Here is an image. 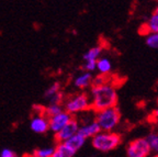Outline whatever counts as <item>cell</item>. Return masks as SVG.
Returning <instances> with one entry per match:
<instances>
[{
  "mask_svg": "<svg viewBox=\"0 0 158 157\" xmlns=\"http://www.w3.org/2000/svg\"><path fill=\"white\" fill-rule=\"evenodd\" d=\"M76 153L72 151L64 143H58L54 147L52 157H74Z\"/></svg>",
  "mask_w": 158,
  "mask_h": 157,
  "instance_id": "obj_12",
  "label": "cell"
},
{
  "mask_svg": "<svg viewBox=\"0 0 158 157\" xmlns=\"http://www.w3.org/2000/svg\"><path fill=\"white\" fill-rule=\"evenodd\" d=\"M146 141H147L148 145H149L151 151L158 154V133H151L146 138Z\"/></svg>",
  "mask_w": 158,
  "mask_h": 157,
  "instance_id": "obj_17",
  "label": "cell"
},
{
  "mask_svg": "<svg viewBox=\"0 0 158 157\" xmlns=\"http://www.w3.org/2000/svg\"><path fill=\"white\" fill-rule=\"evenodd\" d=\"M155 13H158V6H157V8H156V10H155Z\"/></svg>",
  "mask_w": 158,
  "mask_h": 157,
  "instance_id": "obj_26",
  "label": "cell"
},
{
  "mask_svg": "<svg viewBox=\"0 0 158 157\" xmlns=\"http://www.w3.org/2000/svg\"><path fill=\"white\" fill-rule=\"evenodd\" d=\"M101 52H102V49L100 46L91 47V49H89V51H87L86 53H85L84 56H82V58H84L85 62H88V61L97 62L99 58H100Z\"/></svg>",
  "mask_w": 158,
  "mask_h": 157,
  "instance_id": "obj_15",
  "label": "cell"
},
{
  "mask_svg": "<svg viewBox=\"0 0 158 157\" xmlns=\"http://www.w3.org/2000/svg\"><path fill=\"white\" fill-rule=\"evenodd\" d=\"M154 157H158V154H156V155H155V156H154Z\"/></svg>",
  "mask_w": 158,
  "mask_h": 157,
  "instance_id": "obj_27",
  "label": "cell"
},
{
  "mask_svg": "<svg viewBox=\"0 0 158 157\" xmlns=\"http://www.w3.org/2000/svg\"><path fill=\"white\" fill-rule=\"evenodd\" d=\"M97 69L100 75H109L112 70V64L106 57H100L97 61Z\"/></svg>",
  "mask_w": 158,
  "mask_h": 157,
  "instance_id": "obj_14",
  "label": "cell"
},
{
  "mask_svg": "<svg viewBox=\"0 0 158 157\" xmlns=\"http://www.w3.org/2000/svg\"><path fill=\"white\" fill-rule=\"evenodd\" d=\"M151 152L152 151L146 138H136L128 143L126 146L127 157H148Z\"/></svg>",
  "mask_w": 158,
  "mask_h": 157,
  "instance_id": "obj_5",
  "label": "cell"
},
{
  "mask_svg": "<svg viewBox=\"0 0 158 157\" xmlns=\"http://www.w3.org/2000/svg\"><path fill=\"white\" fill-rule=\"evenodd\" d=\"M157 101H158V98H157Z\"/></svg>",
  "mask_w": 158,
  "mask_h": 157,
  "instance_id": "obj_28",
  "label": "cell"
},
{
  "mask_svg": "<svg viewBox=\"0 0 158 157\" xmlns=\"http://www.w3.org/2000/svg\"><path fill=\"white\" fill-rule=\"evenodd\" d=\"M143 31H141V34H151V33H158V13L154 12L148 19L147 23L144 24Z\"/></svg>",
  "mask_w": 158,
  "mask_h": 157,
  "instance_id": "obj_11",
  "label": "cell"
},
{
  "mask_svg": "<svg viewBox=\"0 0 158 157\" xmlns=\"http://www.w3.org/2000/svg\"><path fill=\"white\" fill-rule=\"evenodd\" d=\"M31 157H33V156H31Z\"/></svg>",
  "mask_w": 158,
  "mask_h": 157,
  "instance_id": "obj_29",
  "label": "cell"
},
{
  "mask_svg": "<svg viewBox=\"0 0 158 157\" xmlns=\"http://www.w3.org/2000/svg\"><path fill=\"white\" fill-rule=\"evenodd\" d=\"M90 107L94 112L114 108L118 103V92L112 83L91 87L90 89Z\"/></svg>",
  "mask_w": 158,
  "mask_h": 157,
  "instance_id": "obj_1",
  "label": "cell"
},
{
  "mask_svg": "<svg viewBox=\"0 0 158 157\" xmlns=\"http://www.w3.org/2000/svg\"><path fill=\"white\" fill-rule=\"evenodd\" d=\"M92 75L91 73L84 71L81 74H79L76 78L74 79V86L78 89H86L91 86L92 83Z\"/></svg>",
  "mask_w": 158,
  "mask_h": 157,
  "instance_id": "obj_10",
  "label": "cell"
},
{
  "mask_svg": "<svg viewBox=\"0 0 158 157\" xmlns=\"http://www.w3.org/2000/svg\"><path fill=\"white\" fill-rule=\"evenodd\" d=\"M146 44L151 49H158V33H151L146 37Z\"/></svg>",
  "mask_w": 158,
  "mask_h": 157,
  "instance_id": "obj_20",
  "label": "cell"
},
{
  "mask_svg": "<svg viewBox=\"0 0 158 157\" xmlns=\"http://www.w3.org/2000/svg\"><path fill=\"white\" fill-rule=\"evenodd\" d=\"M85 143H86V140H85L84 138H81L79 134H76V135H74L73 138H69V140H67L64 144H66L70 150L74 151L75 153H77L82 146H84Z\"/></svg>",
  "mask_w": 158,
  "mask_h": 157,
  "instance_id": "obj_13",
  "label": "cell"
},
{
  "mask_svg": "<svg viewBox=\"0 0 158 157\" xmlns=\"http://www.w3.org/2000/svg\"><path fill=\"white\" fill-rule=\"evenodd\" d=\"M48 104H60L64 102V93L62 91H59L58 93H56L55 96H53L51 99H48Z\"/></svg>",
  "mask_w": 158,
  "mask_h": 157,
  "instance_id": "obj_22",
  "label": "cell"
},
{
  "mask_svg": "<svg viewBox=\"0 0 158 157\" xmlns=\"http://www.w3.org/2000/svg\"><path fill=\"white\" fill-rule=\"evenodd\" d=\"M53 152H54V147L48 146V147H42L37 148L33 152V157H52Z\"/></svg>",
  "mask_w": 158,
  "mask_h": 157,
  "instance_id": "obj_18",
  "label": "cell"
},
{
  "mask_svg": "<svg viewBox=\"0 0 158 157\" xmlns=\"http://www.w3.org/2000/svg\"><path fill=\"white\" fill-rule=\"evenodd\" d=\"M64 103L65 104L63 107L64 110L72 116L87 112L88 110L91 109V107H90V97L86 92H80L75 95V96H72Z\"/></svg>",
  "mask_w": 158,
  "mask_h": 157,
  "instance_id": "obj_4",
  "label": "cell"
},
{
  "mask_svg": "<svg viewBox=\"0 0 158 157\" xmlns=\"http://www.w3.org/2000/svg\"><path fill=\"white\" fill-rule=\"evenodd\" d=\"M84 69H85V71H88V73H92V71H94L97 69V62H94V61L85 62Z\"/></svg>",
  "mask_w": 158,
  "mask_h": 157,
  "instance_id": "obj_23",
  "label": "cell"
},
{
  "mask_svg": "<svg viewBox=\"0 0 158 157\" xmlns=\"http://www.w3.org/2000/svg\"><path fill=\"white\" fill-rule=\"evenodd\" d=\"M59 91H60V83H54L52 86H49L48 88L45 90L44 98L51 99L53 96H55L56 93H58Z\"/></svg>",
  "mask_w": 158,
  "mask_h": 157,
  "instance_id": "obj_19",
  "label": "cell"
},
{
  "mask_svg": "<svg viewBox=\"0 0 158 157\" xmlns=\"http://www.w3.org/2000/svg\"><path fill=\"white\" fill-rule=\"evenodd\" d=\"M62 111H64V108L60 104H48L47 107H44V116L48 119L60 113Z\"/></svg>",
  "mask_w": 158,
  "mask_h": 157,
  "instance_id": "obj_16",
  "label": "cell"
},
{
  "mask_svg": "<svg viewBox=\"0 0 158 157\" xmlns=\"http://www.w3.org/2000/svg\"><path fill=\"white\" fill-rule=\"evenodd\" d=\"M121 136L114 132H99L91 138L92 146L100 152H110L118 147L121 144Z\"/></svg>",
  "mask_w": 158,
  "mask_h": 157,
  "instance_id": "obj_3",
  "label": "cell"
},
{
  "mask_svg": "<svg viewBox=\"0 0 158 157\" xmlns=\"http://www.w3.org/2000/svg\"><path fill=\"white\" fill-rule=\"evenodd\" d=\"M121 120V113L116 107L96 112L94 121L102 132H112Z\"/></svg>",
  "mask_w": 158,
  "mask_h": 157,
  "instance_id": "obj_2",
  "label": "cell"
},
{
  "mask_svg": "<svg viewBox=\"0 0 158 157\" xmlns=\"http://www.w3.org/2000/svg\"><path fill=\"white\" fill-rule=\"evenodd\" d=\"M0 157H18L17 154L10 148H3L0 152Z\"/></svg>",
  "mask_w": 158,
  "mask_h": 157,
  "instance_id": "obj_24",
  "label": "cell"
},
{
  "mask_svg": "<svg viewBox=\"0 0 158 157\" xmlns=\"http://www.w3.org/2000/svg\"><path fill=\"white\" fill-rule=\"evenodd\" d=\"M108 75H98L97 77L92 78V83H91V87H96V86H102V85H106L109 83V78Z\"/></svg>",
  "mask_w": 158,
  "mask_h": 157,
  "instance_id": "obj_21",
  "label": "cell"
},
{
  "mask_svg": "<svg viewBox=\"0 0 158 157\" xmlns=\"http://www.w3.org/2000/svg\"><path fill=\"white\" fill-rule=\"evenodd\" d=\"M79 125H80L79 124V121L77 120V119L73 118L62 130L55 134L57 143H65L67 140H69V138H73L74 135H76L77 133H78Z\"/></svg>",
  "mask_w": 158,
  "mask_h": 157,
  "instance_id": "obj_6",
  "label": "cell"
},
{
  "mask_svg": "<svg viewBox=\"0 0 158 157\" xmlns=\"http://www.w3.org/2000/svg\"><path fill=\"white\" fill-rule=\"evenodd\" d=\"M73 119L72 114H69L66 111H62L60 113L56 114V116L48 118V130L52 131L53 133H58L59 131L64 128L65 125Z\"/></svg>",
  "mask_w": 158,
  "mask_h": 157,
  "instance_id": "obj_7",
  "label": "cell"
},
{
  "mask_svg": "<svg viewBox=\"0 0 158 157\" xmlns=\"http://www.w3.org/2000/svg\"><path fill=\"white\" fill-rule=\"evenodd\" d=\"M154 116L156 117V119H158V107L155 109V111H154Z\"/></svg>",
  "mask_w": 158,
  "mask_h": 157,
  "instance_id": "obj_25",
  "label": "cell"
},
{
  "mask_svg": "<svg viewBox=\"0 0 158 157\" xmlns=\"http://www.w3.org/2000/svg\"><path fill=\"white\" fill-rule=\"evenodd\" d=\"M99 132H101V130H100L99 125L97 124V122L94 119V120L89 121V122H85L84 124L79 125L78 133L77 134H79L85 140H87V138H94Z\"/></svg>",
  "mask_w": 158,
  "mask_h": 157,
  "instance_id": "obj_9",
  "label": "cell"
},
{
  "mask_svg": "<svg viewBox=\"0 0 158 157\" xmlns=\"http://www.w3.org/2000/svg\"><path fill=\"white\" fill-rule=\"evenodd\" d=\"M30 129L37 134H44L48 131V119L44 114H35L30 121Z\"/></svg>",
  "mask_w": 158,
  "mask_h": 157,
  "instance_id": "obj_8",
  "label": "cell"
}]
</instances>
